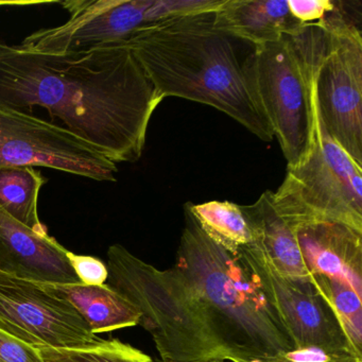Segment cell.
Returning a JSON list of instances; mask_svg holds the SVG:
<instances>
[{
  "label": "cell",
  "mask_w": 362,
  "mask_h": 362,
  "mask_svg": "<svg viewBox=\"0 0 362 362\" xmlns=\"http://www.w3.org/2000/svg\"><path fill=\"white\" fill-rule=\"evenodd\" d=\"M44 362H153L152 358L118 339L103 340L80 349L37 347Z\"/></svg>",
  "instance_id": "20"
},
{
  "label": "cell",
  "mask_w": 362,
  "mask_h": 362,
  "mask_svg": "<svg viewBox=\"0 0 362 362\" xmlns=\"http://www.w3.org/2000/svg\"><path fill=\"white\" fill-rule=\"evenodd\" d=\"M272 200L293 230L317 222H338L362 232V166L328 134L317 110L308 156L298 166L287 167Z\"/></svg>",
  "instance_id": "6"
},
{
  "label": "cell",
  "mask_w": 362,
  "mask_h": 362,
  "mask_svg": "<svg viewBox=\"0 0 362 362\" xmlns=\"http://www.w3.org/2000/svg\"><path fill=\"white\" fill-rule=\"evenodd\" d=\"M0 362H44L37 347L0 329Z\"/></svg>",
  "instance_id": "24"
},
{
  "label": "cell",
  "mask_w": 362,
  "mask_h": 362,
  "mask_svg": "<svg viewBox=\"0 0 362 362\" xmlns=\"http://www.w3.org/2000/svg\"><path fill=\"white\" fill-rule=\"evenodd\" d=\"M197 362H230V361H226V360H209V361H197Z\"/></svg>",
  "instance_id": "25"
},
{
  "label": "cell",
  "mask_w": 362,
  "mask_h": 362,
  "mask_svg": "<svg viewBox=\"0 0 362 362\" xmlns=\"http://www.w3.org/2000/svg\"><path fill=\"white\" fill-rule=\"evenodd\" d=\"M107 285L128 298L141 313L139 325L152 334L164 362L226 360L205 324L189 289L175 268L160 271L113 245L107 250Z\"/></svg>",
  "instance_id": "5"
},
{
  "label": "cell",
  "mask_w": 362,
  "mask_h": 362,
  "mask_svg": "<svg viewBox=\"0 0 362 362\" xmlns=\"http://www.w3.org/2000/svg\"><path fill=\"white\" fill-rule=\"evenodd\" d=\"M217 28L254 47L293 35L304 25L292 16L288 0H223L214 12Z\"/></svg>",
  "instance_id": "14"
},
{
  "label": "cell",
  "mask_w": 362,
  "mask_h": 362,
  "mask_svg": "<svg viewBox=\"0 0 362 362\" xmlns=\"http://www.w3.org/2000/svg\"><path fill=\"white\" fill-rule=\"evenodd\" d=\"M50 289L69 300L86 320L93 334L139 325L141 313L128 298L105 284L52 285Z\"/></svg>",
  "instance_id": "16"
},
{
  "label": "cell",
  "mask_w": 362,
  "mask_h": 362,
  "mask_svg": "<svg viewBox=\"0 0 362 362\" xmlns=\"http://www.w3.org/2000/svg\"><path fill=\"white\" fill-rule=\"evenodd\" d=\"M69 262L82 285L103 286L107 283V264L92 256L77 255L69 251Z\"/></svg>",
  "instance_id": "21"
},
{
  "label": "cell",
  "mask_w": 362,
  "mask_h": 362,
  "mask_svg": "<svg viewBox=\"0 0 362 362\" xmlns=\"http://www.w3.org/2000/svg\"><path fill=\"white\" fill-rule=\"evenodd\" d=\"M0 272L52 285L80 283L63 245L48 234L33 232L1 209Z\"/></svg>",
  "instance_id": "12"
},
{
  "label": "cell",
  "mask_w": 362,
  "mask_h": 362,
  "mask_svg": "<svg viewBox=\"0 0 362 362\" xmlns=\"http://www.w3.org/2000/svg\"><path fill=\"white\" fill-rule=\"evenodd\" d=\"M237 256L276 311L296 349H317L362 359L347 339L334 309L310 279L281 274L254 245L241 247Z\"/></svg>",
  "instance_id": "9"
},
{
  "label": "cell",
  "mask_w": 362,
  "mask_h": 362,
  "mask_svg": "<svg viewBox=\"0 0 362 362\" xmlns=\"http://www.w3.org/2000/svg\"><path fill=\"white\" fill-rule=\"evenodd\" d=\"M272 192L267 190L251 205H241L249 222L253 245L266 254L281 274L292 279H309L293 228L279 215Z\"/></svg>",
  "instance_id": "15"
},
{
  "label": "cell",
  "mask_w": 362,
  "mask_h": 362,
  "mask_svg": "<svg viewBox=\"0 0 362 362\" xmlns=\"http://www.w3.org/2000/svg\"><path fill=\"white\" fill-rule=\"evenodd\" d=\"M164 99L126 43L67 54L0 43V107H43L116 165L141 158Z\"/></svg>",
  "instance_id": "1"
},
{
  "label": "cell",
  "mask_w": 362,
  "mask_h": 362,
  "mask_svg": "<svg viewBox=\"0 0 362 362\" xmlns=\"http://www.w3.org/2000/svg\"><path fill=\"white\" fill-rule=\"evenodd\" d=\"M45 183L35 167H0V209L33 232L48 234L37 214L40 190Z\"/></svg>",
  "instance_id": "17"
},
{
  "label": "cell",
  "mask_w": 362,
  "mask_h": 362,
  "mask_svg": "<svg viewBox=\"0 0 362 362\" xmlns=\"http://www.w3.org/2000/svg\"><path fill=\"white\" fill-rule=\"evenodd\" d=\"M361 18L341 16L319 25L323 43L313 67V98L324 128L362 166Z\"/></svg>",
  "instance_id": "8"
},
{
  "label": "cell",
  "mask_w": 362,
  "mask_h": 362,
  "mask_svg": "<svg viewBox=\"0 0 362 362\" xmlns=\"http://www.w3.org/2000/svg\"><path fill=\"white\" fill-rule=\"evenodd\" d=\"M173 268L232 362L264 359L296 349L276 311L237 254L207 237L188 203L184 205V228Z\"/></svg>",
  "instance_id": "3"
},
{
  "label": "cell",
  "mask_w": 362,
  "mask_h": 362,
  "mask_svg": "<svg viewBox=\"0 0 362 362\" xmlns=\"http://www.w3.org/2000/svg\"><path fill=\"white\" fill-rule=\"evenodd\" d=\"M188 205L203 232L222 249L236 255L241 247L253 245V235L241 205L230 201Z\"/></svg>",
  "instance_id": "18"
},
{
  "label": "cell",
  "mask_w": 362,
  "mask_h": 362,
  "mask_svg": "<svg viewBox=\"0 0 362 362\" xmlns=\"http://www.w3.org/2000/svg\"><path fill=\"white\" fill-rule=\"evenodd\" d=\"M214 12L156 23L124 43L164 98L211 105L271 141L272 129L247 81L235 40L217 28Z\"/></svg>",
  "instance_id": "2"
},
{
  "label": "cell",
  "mask_w": 362,
  "mask_h": 362,
  "mask_svg": "<svg viewBox=\"0 0 362 362\" xmlns=\"http://www.w3.org/2000/svg\"><path fill=\"white\" fill-rule=\"evenodd\" d=\"M33 166L115 182L117 165L59 124L0 107V167Z\"/></svg>",
  "instance_id": "10"
},
{
  "label": "cell",
  "mask_w": 362,
  "mask_h": 362,
  "mask_svg": "<svg viewBox=\"0 0 362 362\" xmlns=\"http://www.w3.org/2000/svg\"><path fill=\"white\" fill-rule=\"evenodd\" d=\"M323 39L319 25H304L293 35L254 47L243 61L247 81L287 167L300 165L313 144L317 119L313 67Z\"/></svg>",
  "instance_id": "4"
},
{
  "label": "cell",
  "mask_w": 362,
  "mask_h": 362,
  "mask_svg": "<svg viewBox=\"0 0 362 362\" xmlns=\"http://www.w3.org/2000/svg\"><path fill=\"white\" fill-rule=\"evenodd\" d=\"M310 275L351 284L362 293V232L338 222H317L294 228Z\"/></svg>",
  "instance_id": "13"
},
{
  "label": "cell",
  "mask_w": 362,
  "mask_h": 362,
  "mask_svg": "<svg viewBox=\"0 0 362 362\" xmlns=\"http://www.w3.org/2000/svg\"><path fill=\"white\" fill-rule=\"evenodd\" d=\"M247 362H362L351 355H334L317 349H293L283 355Z\"/></svg>",
  "instance_id": "23"
},
{
  "label": "cell",
  "mask_w": 362,
  "mask_h": 362,
  "mask_svg": "<svg viewBox=\"0 0 362 362\" xmlns=\"http://www.w3.org/2000/svg\"><path fill=\"white\" fill-rule=\"evenodd\" d=\"M0 329L37 349H80L99 339L79 311L48 284L3 272Z\"/></svg>",
  "instance_id": "11"
},
{
  "label": "cell",
  "mask_w": 362,
  "mask_h": 362,
  "mask_svg": "<svg viewBox=\"0 0 362 362\" xmlns=\"http://www.w3.org/2000/svg\"><path fill=\"white\" fill-rule=\"evenodd\" d=\"M309 279L334 309L347 339L362 357L361 294L342 279L324 275H310Z\"/></svg>",
  "instance_id": "19"
},
{
  "label": "cell",
  "mask_w": 362,
  "mask_h": 362,
  "mask_svg": "<svg viewBox=\"0 0 362 362\" xmlns=\"http://www.w3.org/2000/svg\"><path fill=\"white\" fill-rule=\"evenodd\" d=\"M223 0H71L64 24L40 29L21 45L35 52L67 54L124 43L139 29L188 14L216 11Z\"/></svg>",
  "instance_id": "7"
},
{
  "label": "cell",
  "mask_w": 362,
  "mask_h": 362,
  "mask_svg": "<svg viewBox=\"0 0 362 362\" xmlns=\"http://www.w3.org/2000/svg\"><path fill=\"white\" fill-rule=\"evenodd\" d=\"M290 12L303 25L324 22L334 7V0H288Z\"/></svg>",
  "instance_id": "22"
}]
</instances>
